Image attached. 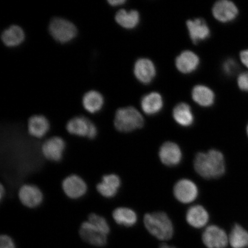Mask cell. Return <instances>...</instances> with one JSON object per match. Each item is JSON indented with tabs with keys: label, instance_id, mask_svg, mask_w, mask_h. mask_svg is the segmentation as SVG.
<instances>
[{
	"label": "cell",
	"instance_id": "cell-1",
	"mask_svg": "<svg viewBox=\"0 0 248 248\" xmlns=\"http://www.w3.org/2000/svg\"><path fill=\"white\" fill-rule=\"evenodd\" d=\"M194 167L195 171L204 179L219 178L225 172V158L221 152L217 150L199 153L195 157Z\"/></svg>",
	"mask_w": 248,
	"mask_h": 248
},
{
	"label": "cell",
	"instance_id": "cell-2",
	"mask_svg": "<svg viewBox=\"0 0 248 248\" xmlns=\"http://www.w3.org/2000/svg\"><path fill=\"white\" fill-rule=\"evenodd\" d=\"M144 222L148 232L157 239L166 241L173 237L174 229L172 222L165 213L147 214L144 216Z\"/></svg>",
	"mask_w": 248,
	"mask_h": 248
},
{
	"label": "cell",
	"instance_id": "cell-3",
	"mask_svg": "<svg viewBox=\"0 0 248 248\" xmlns=\"http://www.w3.org/2000/svg\"><path fill=\"white\" fill-rule=\"evenodd\" d=\"M144 120L141 114L133 107H126L117 109L114 116V125L117 131L130 132L143 126Z\"/></svg>",
	"mask_w": 248,
	"mask_h": 248
},
{
	"label": "cell",
	"instance_id": "cell-4",
	"mask_svg": "<svg viewBox=\"0 0 248 248\" xmlns=\"http://www.w3.org/2000/svg\"><path fill=\"white\" fill-rule=\"evenodd\" d=\"M48 30L55 40L66 43L72 40L77 35L76 25L66 18L56 17L49 24Z\"/></svg>",
	"mask_w": 248,
	"mask_h": 248
},
{
	"label": "cell",
	"instance_id": "cell-5",
	"mask_svg": "<svg viewBox=\"0 0 248 248\" xmlns=\"http://www.w3.org/2000/svg\"><path fill=\"white\" fill-rule=\"evenodd\" d=\"M202 240L207 248H225L228 246L227 234L218 226H209L203 232Z\"/></svg>",
	"mask_w": 248,
	"mask_h": 248
},
{
	"label": "cell",
	"instance_id": "cell-6",
	"mask_svg": "<svg viewBox=\"0 0 248 248\" xmlns=\"http://www.w3.org/2000/svg\"><path fill=\"white\" fill-rule=\"evenodd\" d=\"M212 13L216 20L223 23L233 21L238 17L239 10L234 3L229 0H221L213 5Z\"/></svg>",
	"mask_w": 248,
	"mask_h": 248
},
{
	"label": "cell",
	"instance_id": "cell-7",
	"mask_svg": "<svg viewBox=\"0 0 248 248\" xmlns=\"http://www.w3.org/2000/svg\"><path fill=\"white\" fill-rule=\"evenodd\" d=\"M173 194L180 202L189 203L195 200L198 195V188L195 183L191 180H180L173 188Z\"/></svg>",
	"mask_w": 248,
	"mask_h": 248
},
{
	"label": "cell",
	"instance_id": "cell-8",
	"mask_svg": "<svg viewBox=\"0 0 248 248\" xmlns=\"http://www.w3.org/2000/svg\"><path fill=\"white\" fill-rule=\"evenodd\" d=\"M62 186L65 194L73 200L83 197L88 190L84 180L77 175L68 176L62 182Z\"/></svg>",
	"mask_w": 248,
	"mask_h": 248
},
{
	"label": "cell",
	"instance_id": "cell-9",
	"mask_svg": "<svg viewBox=\"0 0 248 248\" xmlns=\"http://www.w3.org/2000/svg\"><path fill=\"white\" fill-rule=\"evenodd\" d=\"M79 235L83 240L92 246L101 247L107 244V235L99 231L88 221L83 222L80 226Z\"/></svg>",
	"mask_w": 248,
	"mask_h": 248
},
{
	"label": "cell",
	"instance_id": "cell-10",
	"mask_svg": "<svg viewBox=\"0 0 248 248\" xmlns=\"http://www.w3.org/2000/svg\"><path fill=\"white\" fill-rule=\"evenodd\" d=\"M66 148L64 140L58 136L52 137L45 141L42 145V152L43 156L52 162L60 161Z\"/></svg>",
	"mask_w": 248,
	"mask_h": 248
},
{
	"label": "cell",
	"instance_id": "cell-11",
	"mask_svg": "<svg viewBox=\"0 0 248 248\" xmlns=\"http://www.w3.org/2000/svg\"><path fill=\"white\" fill-rule=\"evenodd\" d=\"M159 156L164 165L174 167L178 165L182 159L181 148L175 142L168 141L160 147Z\"/></svg>",
	"mask_w": 248,
	"mask_h": 248
},
{
	"label": "cell",
	"instance_id": "cell-12",
	"mask_svg": "<svg viewBox=\"0 0 248 248\" xmlns=\"http://www.w3.org/2000/svg\"><path fill=\"white\" fill-rule=\"evenodd\" d=\"M19 200L25 206L35 208L42 203L43 195L37 186L33 185H24L18 191Z\"/></svg>",
	"mask_w": 248,
	"mask_h": 248
},
{
	"label": "cell",
	"instance_id": "cell-13",
	"mask_svg": "<svg viewBox=\"0 0 248 248\" xmlns=\"http://www.w3.org/2000/svg\"><path fill=\"white\" fill-rule=\"evenodd\" d=\"M134 74L140 82L147 85L150 83L156 74L153 62L147 58H140L136 62Z\"/></svg>",
	"mask_w": 248,
	"mask_h": 248
},
{
	"label": "cell",
	"instance_id": "cell-14",
	"mask_svg": "<svg viewBox=\"0 0 248 248\" xmlns=\"http://www.w3.org/2000/svg\"><path fill=\"white\" fill-rule=\"evenodd\" d=\"M189 36L194 44L204 41L210 36V30L203 18L189 20L186 23Z\"/></svg>",
	"mask_w": 248,
	"mask_h": 248
},
{
	"label": "cell",
	"instance_id": "cell-15",
	"mask_svg": "<svg viewBox=\"0 0 248 248\" xmlns=\"http://www.w3.org/2000/svg\"><path fill=\"white\" fill-rule=\"evenodd\" d=\"M121 184L122 182L119 176L111 173L102 176V181L98 183L96 188L102 197L110 198L117 194Z\"/></svg>",
	"mask_w": 248,
	"mask_h": 248
},
{
	"label": "cell",
	"instance_id": "cell-16",
	"mask_svg": "<svg viewBox=\"0 0 248 248\" xmlns=\"http://www.w3.org/2000/svg\"><path fill=\"white\" fill-rule=\"evenodd\" d=\"M200 63V58L193 51L182 52L175 60V65L180 72L188 74L198 69Z\"/></svg>",
	"mask_w": 248,
	"mask_h": 248
},
{
	"label": "cell",
	"instance_id": "cell-17",
	"mask_svg": "<svg viewBox=\"0 0 248 248\" xmlns=\"http://www.w3.org/2000/svg\"><path fill=\"white\" fill-rule=\"evenodd\" d=\"M93 124V123L85 116H76L67 122L66 129L71 135L88 138Z\"/></svg>",
	"mask_w": 248,
	"mask_h": 248
},
{
	"label": "cell",
	"instance_id": "cell-18",
	"mask_svg": "<svg viewBox=\"0 0 248 248\" xmlns=\"http://www.w3.org/2000/svg\"><path fill=\"white\" fill-rule=\"evenodd\" d=\"M186 218L189 225L195 229H200L209 222V215L202 206L195 205L188 210Z\"/></svg>",
	"mask_w": 248,
	"mask_h": 248
},
{
	"label": "cell",
	"instance_id": "cell-19",
	"mask_svg": "<svg viewBox=\"0 0 248 248\" xmlns=\"http://www.w3.org/2000/svg\"><path fill=\"white\" fill-rule=\"evenodd\" d=\"M50 124L43 115L37 114L31 116L28 122V131L30 135L36 138H42L47 133Z\"/></svg>",
	"mask_w": 248,
	"mask_h": 248
},
{
	"label": "cell",
	"instance_id": "cell-20",
	"mask_svg": "<svg viewBox=\"0 0 248 248\" xmlns=\"http://www.w3.org/2000/svg\"><path fill=\"white\" fill-rule=\"evenodd\" d=\"M141 107L144 112L148 115L157 114L163 107L162 95L157 92L149 93L142 98Z\"/></svg>",
	"mask_w": 248,
	"mask_h": 248
},
{
	"label": "cell",
	"instance_id": "cell-21",
	"mask_svg": "<svg viewBox=\"0 0 248 248\" xmlns=\"http://www.w3.org/2000/svg\"><path fill=\"white\" fill-rule=\"evenodd\" d=\"M191 94L193 100L201 107H210L215 103V93L206 86H195L192 91Z\"/></svg>",
	"mask_w": 248,
	"mask_h": 248
},
{
	"label": "cell",
	"instance_id": "cell-22",
	"mask_svg": "<svg viewBox=\"0 0 248 248\" xmlns=\"http://www.w3.org/2000/svg\"><path fill=\"white\" fill-rule=\"evenodd\" d=\"M173 119L179 125L189 127L193 125L194 116L190 105L182 102L176 105L173 108Z\"/></svg>",
	"mask_w": 248,
	"mask_h": 248
},
{
	"label": "cell",
	"instance_id": "cell-23",
	"mask_svg": "<svg viewBox=\"0 0 248 248\" xmlns=\"http://www.w3.org/2000/svg\"><path fill=\"white\" fill-rule=\"evenodd\" d=\"M25 36L22 28L18 25H12L3 31L1 40L4 45L8 46H16L23 42Z\"/></svg>",
	"mask_w": 248,
	"mask_h": 248
},
{
	"label": "cell",
	"instance_id": "cell-24",
	"mask_svg": "<svg viewBox=\"0 0 248 248\" xmlns=\"http://www.w3.org/2000/svg\"><path fill=\"white\" fill-rule=\"evenodd\" d=\"M104 98L101 93L92 90L86 92L82 98V104L86 111L95 113L103 107Z\"/></svg>",
	"mask_w": 248,
	"mask_h": 248
},
{
	"label": "cell",
	"instance_id": "cell-25",
	"mask_svg": "<svg viewBox=\"0 0 248 248\" xmlns=\"http://www.w3.org/2000/svg\"><path fill=\"white\" fill-rule=\"evenodd\" d=\"M140 15L138 11L121 9L115 15L116 22L124 29L131 30L138 26L140 22Z\"/></svg>",
	"mask_w": 248,
	"mask_h": 248
},
{
	"label": "cell",
	"instance_id": "cell-26",
	"mask_svg": "<svg viewBox=\"0 0 248 248\" xmlns=\"http://www.w3.org/2000/svg\"><path fill=\"white\" fill-rule=\"evenodd\" d=\"M113 218L117 224L131 227L138 221V216L135 211L128 207H118L113 211Z\"/></svg>",
	"mask_w": 248,
	"mask_h": 248
},
{
	"label": "cell",
	"instance_id": "cell-27",
	"mask_svg": "<svg viewBox=\"0 0 248 248\" xmlns=\"http://www.w3.org/2000/svg\"><path fill=\"white\" fill-rule=\"evenodd\" d=\"M229 242L232 248H246L248 247V232L240 225L235 224L229 234Z\"/></svg>",
	"mask_w": 248,
	"mask_h": 248
},
{
	"label": "cell",
	"instance_id": "cell-28",
	"mask_svg": "<svg viewBox=\"0 0 248 248\" xmlns=\"http://www.w3.org/2000/svg\"><path fill=\"white\" fill-rule=\"evenodd\" d=\"M88 221L104 234L108 235L109 233L110 226L103 217L99 216L97 214L92 213L89 216Z\"/></svg>",
	"mask_w": 248,
	"mask_h": 248
},
{
	"label": "cell",
	"instance_id": "cell-29",
	"mask_svg": "<svg viewBox=\"0 0 248 248\" xmlns=\"http://www.w3.org/2000/svg\"><path fill=\"white\" fill-rule=\"evenodd\" d=\"M238 69V64L233 59H228L222 64V70L226 76H233L234 74L237 73Z\"/></svg>",
	"mask_w": 248,
	"mask_h": 248
},
{
	"label": "cell",
	"instance_id": "cell-30",
	"mask_svg": "<svg viewBox=\"0 0 248 248\" xmlns=\"http://www.w3.org/2000/svg\"><path fill=\"white\" fill-rule=\"evenodd\" d=\"M237 83L241 91L248 93V71L239 74L237 77Z\"/></svg>",
	"mask_w": 248,
	"mask_h": 248
},
{
	"label": "cell",
	"instance_id": "cell-31",
	"mask_svg": "<svg viewBox=\"0 0 248 248\" xmlns=\"http://www.w3.org/2000/svg\"><path fill=\"white\" fill-rule=\"evenodd\" d=\"M0 243V248H16L14 240L7 235H1Z\"/></svg>",
	"mask_w": 248,
	"mask_h": 248
},
{
	"label": "cell",
	"instance_id": "cell-32",
	"mask_svg": "<svg viewBox=\"0 0 248 248\" xmlns=\"http://www.w3.org/2000/svg\"><path fill=\"white\" fill-rule=\"evenodd\" d=\"M240 59L241 63L248 69V48L241 51Z\"/></svg>",
	"mask_w": 248,
	"mask_h": 248
},
{
	"label": "cell",
	"instance_id": "cell-33",
	"mask_svg": "<svg viewBox=\"0 0 248 248\" xmlns=\"http://www.w3.org/2000/svg\"><path fill=\"white\" fill-rule=\"evenodd\" d=\"M108 2L113 7L119 6L125 4L126 2L125 0H108Z\"/></svg>",
	"mask_w": 248,
	"mask_h": 248
},
{
	"label": "cell",
	"instance_id": "cell-34",
	"mask_svg": "<svg viewBox=\"0 0 248 248\" xmlns=\"http://www.w3.org/2000/svg\"><path fill=\"white\" fill-rule=\"evenodd\" d=\"M5 191L4 187L3 186L1 185V188H0V197H1V200L2 199L3 197H4V195L5 194Z\"/></svg>",
	"mask_w": 248,
	"mask_h": 248
},
{
	"label": "cell",
	"instance_id": "cell-35",
	"mask_svg": "<svg viewBox=\"0 0 248 248\" xmlns=\"http://www.w3.org/2000/svg\"><path fill=\"white\" fill-rule=\"evenodd\" d=\"M160 248H176L174 247L169 246V245L164 244L162 245H161V246L160 247Z\"/></svg>",
	"mask_w": 248,
	"mask_h": 248
},
{
	"label": "cell",
	"instance_id": "cell-36",
	"mask_svg": "<svg viewBox=\"0 0 248 248\" xmlns=\"http://www.w3.org/2000/svg\"><path fill=\"white\" fill-rule=\"evenodd\" d=\"M247 135L248 136V124L247 125Z\"/></svg>",
	"mask_w": 248,
	"mask_h": 248
}]
</instances>
